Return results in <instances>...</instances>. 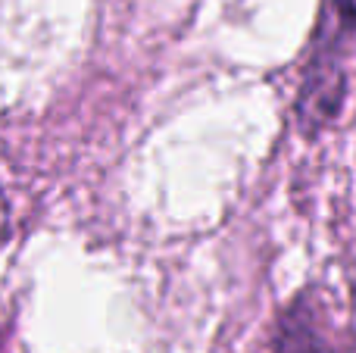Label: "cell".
I'll return each instance as SVG.
<instances>
[{
	"instance_id": "6da1fadb",
	"label": "cell",
	"mask_w": 356,
	"mask_h": 353,
	"mask_svg": "<svg viewBox=\"0 0 356 353\" xmlns=\"http://www.w3.org/2000/svg\"><path fill=\"white\" fill-rule=\"evenodd\" d=\"M272 353H353L344 325L319 294H300L278 319Z\"/></svg>"
}]
</instances>
